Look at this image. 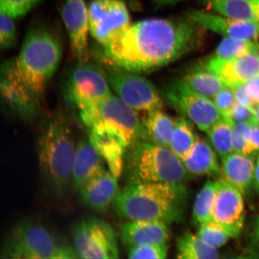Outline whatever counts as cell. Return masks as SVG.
<instances>
[{
    "mask_svg": "<svg viewBox=\"0 0 259 259\" xmlns=\"http://www.w3.org/2000/svg\"><path fill=\"white\" fill-rule=\"evenodd\" d=\"M212 101L225 118L236 103L234 92L228 86L223 87L213 97Z\"/></svg>",
    "mask_w": 259,
    "mask_h": 259,
    "instance_id": "cell-34",
    "label": "cell"
},
{
    "mask_svg": "<svg viewBox=\"0 0 259 259\" xmlns=\"http://www.w3.org/2000/svg\"><path fill=\"white\" fill-rule=\"evenodd\" d=\"M251 144L255 152L259 151V124H251Z\"/></svg>",
    "mask_w": 259,
    "mask_h": 259,
    "instance_id": "cell-40",
    "label": "cell"
},
{
    "mask_svg": "<svg viewBox=\"0 0 259 259\" xmlns=\"http://www.w3.org/2000/svg\"><path fill=\"white\" fill-rule=\"evenodd\" d=\"M42 0H0V12L13 18L27 14Z\"/></svg>",
    "mask_w": 259,
    "mask_h": 259,
    "instance_id": "cell-32",
    "label": "cell"
},
{
    "mask_svg": "<svg viewBox=\"0 0 259 259\" xmlns=\"http://www.w3.org/2000/svg\"><path fill=\"white\" fill-rule=\"evenodd\" d=\"M62 47L51 31H28L17 57L1 67V93L9 109L24 120L35 118L49 82L59 65Z\"/></svg>",
    "mask_w": 259,
    "mask_h": 259,
    "instance_id": "cell-2",
    "label": "cell"
},
{
    "mask_svg": "<svg viewBox=\"0 0 259 259\" xmlns=\"http://www.w3.org/2000/svg\"><path fill=\"white\" fill-rule=\"evenodd\" d=\"M73 247L79 258H118V238L112 227L97 218L82 220L72 231Z\"/></svg>",
    "mask_w": 259,
    "mask_h": 259,
    "instance_id": "cell-10",
    "label": "cell"
},
{
    "mask_svg": "<svg viewBox=\"0 0 259 259\" xmlns=\"http://www.w3.org/2000/svg\"><path fill=\"white\" fill-rule=\"evenodd\" d=\"M90 139L121 142L129 148L143 139L144 128L137 111L112 93L82 122Z\"/></svg>",
    "mask_w": 259,
    "mask_h": 259,
    "instance_id": "cell-6",
    "label": "cell"
},
{
    "mask_svg": "<svg viewBox=\"0 0 259 259\" xmlns=\"http://www.w3.org/2000/svg\"><path fill=\"white\" fill-rule=\"evenodd\" d=\"M218 191V181L209 180L197 194L193 208L194 221L199 226L211 222Z\"/></svg>",
    "mask_w": 259,
    "mask_h": 259,
    "instance_id": "cell-25",
    "label": "cell"
},
{
    "mask_svg": "<svg viewBox=\"0 0 259 259\" xmlns=\"http://www.w3.org/2000/svg\"><path fill=\"white\" fill-rule=\"evenodd\" d=\"M233 148L234 152L243 154L252 155L256 153L250 139L239 132L234 125L233 127Z\"/></svg>",
    "mask_w": 259,
    "mask_h": 259,
    "instance_id": "cell-36",
    "label": "cell"
},
{
    "mask_svg": "<svg viewBox=\"0 0 259 259\" xmlns=\"http://www.w3.org/2000/svg\"><path fill=\"white\" fill-rule=\"evenodd\" d=\"M144 140L154 144L169 147L175 121L160 109L148 112L142 120Z\"/></svg>",
    "mask_w": 259,
    "mask_h": 259,
    "instance_id": "cell-22",
    "label": "cell"
},
{
    "mask_svg": "<svg viewBox=\"0 0 259 259\" xmlns=\"http://www.w3.org/2000/svg\"><path fill=\"white\" fill-rule=\"evenodd\" d=\"M249 236L252 245L259 249V215L252 220Z\"/></svg>",
    "mask_w": 259,
    "mask_h": 259,
    "instance_id": "cell-39",
    "label": "cell"
},
{
    "mask_svg": "<svg viewBox=\"0 0 259 259\" xmlns=\"http://www.w3.org/2000/svg\"><path fill=\"white\" fill-rule=\"evenodd\" d=\"M234 92L236 102L242 106L247 107L252 111V108L255 105L250 96H249L247 90L245 89V84L236 85L231 88Z\"/></svg>",
    "mask_w": 259,
    "mask_h": 259,
    "instance_id": "cell-37",
    "label": "cell"
},
{
    "mask_svg": "<svg viewBox=\"0 0 259 259\" xmlns=\"http://www.w3.org/2000/svg\"><path fill=\"white\" fill-rule=\"evenodd\" d=\"M203 2L207 9L224 17L258 22L253 0H203Z\"/></svg>",
    "mask_w": 259,
    "mask_h": 259,
    "instance_id": "cell-23",
    "label": "cell"
},
{
    "mask_svg": "<svg viewBox=\"0 0 259 259\" xmlns=\"http://www.w3.org/2000/svg\"><path fill=\"white\" fill-rule=\"evenodd\" d=\"M1 255L10 258H79L73 247L60 244L46 227L30 219L19 222L10 231Z\"/></svg>",
    "mask_w": 259,
    "mask_h": 259,
    "instance_id": "cell-7",
    "label": "cell"
},
{
    "mask_svg": "<svg viewBox=\"0 0 259 259\" xmlns=\"http://www.w3.org/2000/svg\"><path fill=\"white\" fill-rule=\"evenodd\" d=\"M252 111L253 112L255 119L259 124V104L255 105L252 109Z\"/></svg>",
    "mask_w": 259,
    "mask_h": 259,
    "instance_id": "cell-43",
    "label": "cell"
},
{
    "mask_svg": "<svg viewBox=\"0 0 259 259\" xmlns=\"http://www.w3.org/2000/svg\"><path fill=\"white\" fill-rule=\"evenodd\" d=\"M258 47L255 41L225 37L217 48L213 57L231 60L248 53Z\"/></svg>",
    "mask_w": 259,
    "mask_h": 259,
    "instance_id": "cell-29",
    "label": "cell"
},
{
    "mask_svg": "<svg viewBox=\"0 0 259 259\" xmlns=\"http://www.w3.org/2000/svg\"><path fill=\"white\" fill-rule=\"evenodd\" d=\"M226 119L234 124L245 122L250 124L257 123L253 112L236 102Z\"/></svg>",
    "mask_w": 259,
    "mask_h": 259,
    "instance_id": "cell-35",
    "label": "cell"
},
{
    "mask_svg": "<svg viewBox=\"0 0 259 259\" xmlns=\"http://www.w3.org/2000/svg\"><path fill=\"white\" fill-rule=\"evenodd\" d=\"M253 2L255 5V11H256L257 13L258 22L259 23V0H253Z\"/></svg>",
    "mask_w": 259,
    "mask_h": 259,
    "instance_id": "cell-44",
    "label": "cell"
},
{
    "mask_svg": "<svg viewBox=\"0 0 259 259\" xmlns=\"http://www.w3.org/2000/svg\"><path fill=\"white\" fill-rule=\"evenodd\" d=\"M167 246L147 244L129 248L128 257L131 259H163L167 256Z\"/></svg>",
    "mask_w": 259,
    "mask_h": 259,
    "instance_id": "cell-31",
    "label": "cell"
},
{
    "mask_svg": "<svg viewBox=\"0 0 259 259\" xmlns=\"http://www.w3.org/2000/svg\"><path fill=\"white\" fill-rule=\"evenodd\" d=\"M201 27L189 19H145L131 25L117 40L102 47V58L103 62L128 72H150L196 48L202 39Z\"/></svg>",
    "mask_w": 259,
    "mask_h": 259,
    "instance_id": "cell-1",
    "label": "cell"
},
{
    "mask_svg": "<svg viewBox=\"0 0 259 259\" xmlns=\"http://www.w3.org/2000/svg\"><path fill=\"white\" fill-rule=\"evenodd\" d=\"M203 69L218 75L232 88L259 76V45L248 53L231 60L210 58Z\"/></svg>",
    "mask_w": 259,
    "mask_h": 259,
    "instance_id": "cell-14",
    "label": "cell"
},
{
    "mask_svg": "<svg viewBox=\"0 0 259 259\" xmlns=\"http://www.w3.org/2000/svg\"><path fill=\"white\" fill-rule=\"evenodd\" d=\"M126 159L129 183L183 184L187 171L183 161L169 147L138 141Z\"/></svg>",
    "mask_w": 259,
    "mask_h": 259,
    "instance_id": "cell-5",
    "label": "cell"
},
{
    "mask_svg": "<svg viewBox=\"0 0 259 259\" xmlns=\"http://www.w3.org/2000/svg\"><path fill=\"white\" fill-rule=\"evenodd\" d=\"M104 70L80 61L68 74L64 85L65 99L83 121L112 93Z\"/></svg>",
    "mask_w": 259,
    "mask_h": 259,
    "instance_id": "cell-8",
    "label": "cell"
},
{
    "mask_svg": "<svg viewBox=\"0 0 259 259\" xmlns=\"http://www.w3.org/2000/svg\"><path fill=\"white\" fill-rule=\"evenodd\" d=\"M61 15L73 53L80 61L83 60L90 32L88 8L85 1L65 0Z\"/></svg>",
    "mask_w": 259,
    "mask_h": 259,
    "instance_id": "cell-16",
    "label": "cell"
},
{
    "mask_svg": "<svg viewBox=\"0 0 259 259\" xmlns=\"http://www.w3.org/2000/svg\"><path fill=\"white\" fill-rule=\"evenodd\" d=\"M197 235L206 244L217 250L226 245L231 238L224 231L212 222L199 225Z\"/></svg>",
    "mask_w": 259,
    "mask_h": 259,
    "instance_id": "cell-30",
    "label": "cell"
},
{
    "mask_svg": "<svg viewBox=\"0 0 259 259\" xmlns=\"http://www.w3.org/2000/svg\"><path fill=\"white\" fill-rule=\"evenodd\" d=\"M254 187L259 193V156L255 163Z\"/></svg>",
    "mask_w": 259,
    "mask_h": 259,
    "instance_id": "cell-41",
    "label": "cell"
},
{
    "mask_svg": "<svg viewBox=\"0 0 259 259\" xmlns=\"http://www.w3.org/2000/svg\"><path fill=\"white\" fill-rule=\"evenodd\" d=\"M37 145L44 181L54 195L63 198L72 186L76 150L67 122L58 116L47 119L41 126Z\"/></svg>",
    "mask_w": 259,
    "mask_h": 259,
    "instance_id": "cell-4",
    "label": "cell"
},
{
    "mask_svg": "<svg viewBox=\"0 0 259 259\" xmlns=\"http://www.w3.org/2000/svg\"><path fill=\"white\" fill-rule=\"evenodd\" d=\"M218 191L211 222L231 238L241 235L245 224L243 194L224 178L218 180Z\"/></svg>",
    "mask_w": 259,
    "mask_h": 259,
    "instance_id": "cell-13",
    "label": "cell"
},
{
    "mask_svg": "<svg viewBox=\"0 0 259 259\" xmlns=\"http://www.w3.org/2000/svg\"><path fill=\"white\" fill-rule=\"evenodd\" d=\"M183 81L194 92L210 100L226 86L218 75L205 69L187 74Z\"/></svg>",
    "mask_w": 259,
    "mask_h": 259,
    "instance_id": "cell-26",
    "label": "cell"
},
{
    "mask_svg": "<svg viewBox=\"0 0 259 259\" xmlns=\"http://www.w3.org/2000/svg\"><path fill=\"white\" fill-rule=\"evenodd\" d=\"M177 257L181 259H213L219 257L217 249L210 247L198 235L187 234L178 239Z\"/></svg>",
    "mask_w": 259,
    "mask_h": 259,
    "instance_id": "cell-24",
    "label": "cell"
},
{
    "mask_svg": "<svg viewBox=\"0 0 259 259\" xmlns=\"http://www.w3.org/2000/svg\"><path fill=\"white\" fill-rule=\"evenodd\" d=\"M163 96L173 108L203 132H208L225 118L211 100L194 92L183 80L169 84L164 90Z\"/></svg>",
    "mask_w": 259,
    "mask_h": 259,
    "instance_id": "cell-11",
    "label": "cell"
},
{
    "mask_svg": "<svg viewBox=\"0 0 259 259\" xmlns=\"http://www.w3.org/2000/svg\"><path fill=\"white\" fill-rule=\"evenodd\" d=\"M118 180L108 169L103 171L81 188V201L97 212H105L120 193Z\"/></svg>",
    "mask_w": 259,
    "mask_h": 259,
    "instance_id": "cell-17",
    "label": "cell"
},
{
    "mask_svg": "<svg viewBox=\"0 0 259 259\" xmlns=\"http://www.w3.org/2000/svg\"><path fill=\"white\" fill-rule=\"evenodd\" d=\"M105 161L92 142L80 141L76 145L73 162L72 186L79 191L93 178L106 170Z\"/></svg>",
    "mask_w": 259,
    "mask_h": 259,
    "instance_id": "cell-19",
    "label": "cell"
},
{
    "mask_svg": "<svg viewBox=\"0 0 259 259\" xmlns=\"http://www.w3.org/2000/svg\"><path fill=\"white\" fill-rule=\"evenodd\" d=\"M218 155L210 142L197 137L192 150L182 161L188 174L196 176H218L222 167Z\"/></svg>",
    "mask_w": 259,
    "mask_h": 259,
    "instance_id": "cell-21",
    "label": "cell"
},
{
    "mask_svg": "<svg viewBox=\"0 0 259 259\" xmlns=\"http://www.w3.org/2000/svg\"><path fill=\"white\" fill-rule=\"evenodd\" d=\"M14 19L0 12V45L3 50H7L16 44V30Z\"/></svg>",
    "mask_w": 259,
    "mask_h": 259,
    "instance_id": "cell-33",
    "label": "cell"
},
{
    "mask_svg": "<svg viewBox=\"0 0 259 259\" xmlns=\"http://www.w3.org/2000/svg\"><path fill=\"white\" fill-rule=\"evenodd\" d=\"M245 89L254 104H259V76L245 83Z\"/></svg>",
    "mask_w": 259,
    "mask_h": 259,
    "instance_id": "cell-38",
    "label": "cell"
},
{
    "mask_svg": "<svg viewBox=\"0 0 259 259\" xmlns=\"http://www.w3.org/2000/svg\"><path fill=\"white\" fill-rule=\"evenodd\" d=\"M186 194L183 184L131 182L113 205L128 221L154 220L169 225L183 220Z\"/></svg>",
    "mask_w": 259,
    "mask_h": 259,
    "instance_id": "cell-3",
    "label": "cell"
},
{
    "mask_svg": "<svg viewBox=\"0 0 259 259\" xmlns=\"http://www.w3.org/2000/svg\"><path fill=\"white\" fill-rule=\"evenodd\" d=\"M88 13L90 34L102 47L117 40L131 25L123 0H93Z\"/></svg>",
    "mask_w": 259,
    "mask_h": 259,
    "instance_id": "cell-12",
    "label": "cell"
},
{
    "mask_svg": "<svg viewBox=\"0 0 259 259\" xmlns=\"http://www.w3.org/2000/svg\"><path fill=\"white\" fill-rule=\"evenodd\" d=\"M168 224L154 220H136L123 223L121 241L129 248L147 244L167 245L169 239Z\"/></svg>",
    "mask_w": 259,
    "mask_h": 259,
    "instance_id": "cell-18",
    "label": "cell"
},
{
    "mask_svg": "<svg viewBox=\"0 0 259 259\" xmlns=\"http://www.w3.org/2000/svg\"><path fill=\"white\" fill-rule=\"evenodd\" d=\"M188 18L203 28L208 29L225 37L256 41L259 37V23L255 21H236L218 14L192 11Z\"/></svg>",
    "mask_w": 259,
    "mask_h": 259,
    "instance_id": "cell-15",
    "label": "cell"
},
{
    "mask_svg": "<svg viewBox=\"0 0 259 259\" xmlns=\"http://www.w3.org/2000/svg\"><path fill=\"white\" fill-rule=\"evenodd\" d=\"M233 127V123L223 118L206 132L210 144L221 160L234 152Z\"/></svg>",
    "mask_w": 259,
    "mask_h": 259,
    "instance_id": "cell-28",
    "label": "cell"
},
{
    "mask_svg": "<svg viewBox=\"0 0 259 259\" xmlns=\"http://www.w3.org/2000/svg\"><path fill=\"white\" fill-rule=\"evenodd\" d=\"M197 136L192 126L183 116L175 120V125L169 148L183 160L190 153L195 144Z\"/></svg>",
    "mask_w": 259,
    "mask_h": 259,
    "instance_id": "cell-27",
    "label": "cell"
},
{
    "mask_svg": "<svg viewBox=\"0 0 259 259\" xmlns=\"http://www.w3.org/2000/svg\"><path fill=\"white\" fill-rule=\"evenodd\" d=\"M158 5H171L176 4L178 2L181 1V0H151Z\"/></svg>",
    "mask_w": 259,
    "mask_h": 259,
    "instance_id": "cell-42",
    "label": "cell"
},
{
    "mask_svg": "<svg viewBox=\"0 0 259 259\" xmlns=\"http://www.w3.org/2000/svg\"><path fill=\"white\" fill-rule=\"evenodd\" d=\"M105 67L110 87L131 108L148 112L162 108L159 93L150 80L112 64L105 63Z\"/></svg>",
    "mask_w": 259,
    "mask_h": 259,
    "instance_id": "cell-9",
    "label": "cell"
},
{
    "mask_svg": "<svg viewBox=\"0 0 259 259\" xmlns=\"http://www.w3.org/2000/svg\"><path fill=\"white\" fill-rule=\"evenodd\" d=\"M223 178L243 195H247L254 186L255 163L252 155L233 152L222 160Z\"/></svg>",
    "mask_w": 259,
    "mask_h": 259,
    "instance_id": "cell-20",
    "label": "cell"
}]
</instances>
